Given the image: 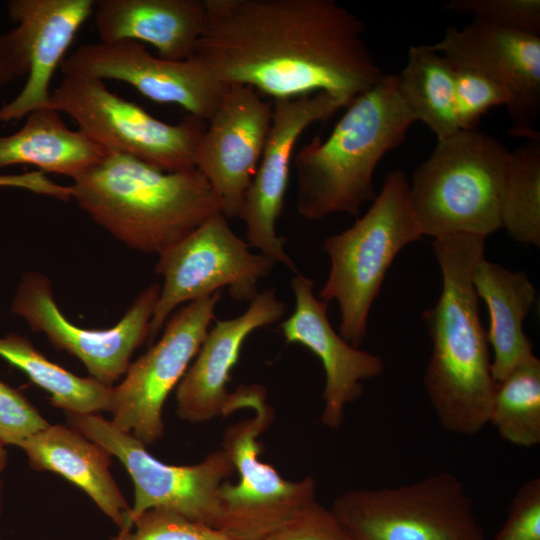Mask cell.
Instances as JSON below:
<instances>
[{"label":"cell","mask_w":540,"mask_h":540,"mask_svg":"<svg viewBox=\"0 0 540 540\" xmlns=\"http://www.w3.org/2000/svg\"><path fill=\"white\" fill-rule=\"evenodd\" d=\"M7 465V451L4 448V445L0 443V475L4 471Z\"/></svg>","instance_id":"37"},{"label":"cell","mask_w":540,"mask_h":540,"mask_svg":"<svg viewBox=\"0 0 540 540\" xmlns=\"http://www.w3.org/2000/svg\"><path fill=\"white\" fill-rule=\"evenodd\" d=\"M285 311L286 304L275 291L266 289L241 315L217 320L176 387L178 416L190 422L226 416L227 384L245 340L256 329L281 319Z\"/></svg>","instance_id":"20"},{"label":"cell","mask_w":540,"mask_h":540,"mask_svg":"<svg viewBox=\"0 0 540 540\" xmlns=\"http://www.w3.org/2000/svg\"><path fill=\"white\" fill-rule=\"evenodd\" d=\"M195 55L225 85L274 100L326 92L346 108L384 73L364 25L334 0H204Z\"/></svg>","instance_id":"1"},{"label":"cell","mask_w":540,"mask_h":540,"mask_svg":"<svg viewBox=\"0 0 540 540\" xmlns=\"http://www.w3.org/2000/svg\"><path fill=\"white\" fill-rule=\"evenodd\" d=\"M510 150L478 129L438 140L412 176L410 199L423 236L487 237L501 228Z\"/></svg>","instance_id":"5"},{"label":"cell","mask_w":540,"mask_h":540,"mask_svg":"<svg viewBox=\"0 0 540 540\" xmlns=\"http://www.w3.org/2000/svg\"><path fill=\"white\" fill-rule=\"evenodd\" d=\"M49 422L18 390L0 380V443L18 445Z\"/></svg>","instance_id":"32"},{"label":"cell","mask_w":540,"mask_h":540,"mask_svg":"<svg viewBox=\"0 0 540 540\" xmlns=\"http://www.w3.org/2000/svg\"><path fill=\"white\" fill-rule=\"evenodd\" d=\"M500 218L513 240L540 245V138L527 139L510 152Z\"/></svg>","instance_id":"27"},{"label":"cell","mask_w":540,"mask_h":540,"mask_svg":"<svg viewBox=\"0 0 540 540\" xmlns=\"http://www.w3.org/2000/svg\"><path fill=\"white\" fill-rule=\"evenodd\" d=\"M447 12L472 15L496 26L540 36V0H450Z\"/></svg>","instance_id":"31"},{"label":"cell","mask_w":540,"mask_h":540,"mask_svg":"<svg viewBox=\"0 0 540 540\" xmlns=\"http://www.w3.org/2000/svg\"><path fill=\"white\" fill-rule=\"evenodd\" d=\"M67 423L115 456L134 486V503L125 526L150 509L176 512L219 529L220 489L235 467L221 448L194 465H169L153 457L141 441L99 414H66ZM121 530V529H120Z\"/></svg>","instance_id":"10"},{"label":"cell","mask_w":540,"mask_h":540,"mask_svg":"<svg viewBox=\"0 0 540 540\" xmlns=\"http://www.w3.org/2000/svg\"><path fill=\"white\" fill-rule=\"evenodd\" d=\"M2 492H3V481L0 475V515L2 513V508H3Z\"/></svg>","instance_id":"38"},{"label":"cell","mask_w":540,"mask_h":540,"mask_svg":"<svg viewBox=\"0 0 540 540\" xmlns=\"http://www.w3.org/2000/svg\"><path fill=\"white\" fill-rule=\"evenodd\" d=\"M60 69L64 76L125 82L154 102L176 104L205 121L227 88L196 55L167 60L131 40L83 44L64 58Z\"/></svg>","instance_id":"15"},{"label":"cell","mask_w":540,"mask_h":540,"mask_svg":"<svg viewBox=\"0 0 540 540\" xmlns=\"http://www.w3.org/2000/svg\"><path fill=\"white\" fill-rule=\"evenodd\" d=\"M221 291L176 310L161 338L131 363L121 383L112 387L111 422L144 445L163 436L162 411L178 386L215 319Z\"/></svg>","instance_id":"12"},{"label":"cell","mask_w":540,"mask_h":540,"mask_svg":"<svg viewBox=\"0 0 540 540\" xmlns=\"http://www.w3.org/2000/svg\"><path fill=\"white\" fill-rule=\"evenodd\" d=\"M155 267L163 285L149 325L152 342L176 308L227 288L237 301H251L258 282L273 269L275 261L252 253L249 244L217 213L180 241L158 255Z\"/></svg>","instance_id":"11"},{"label":"cell","mask_w":540,"mask_h":540,"mask_svg":"<svg viewBox=\"0 0 540 540\" xmlns=\"http://www.w3.org/2000/svg\"><path fill=\"white\" fill-rule=\"evenodd\" d=\"M94 6V0L8 1V15L16 26L0 35V58L16 78L27 75V80L18 95L0 108V123L20 120L48 106L54 73Z\"/></svg>","instance_id":"14"},{"label":"cell","mask_w":540,"mask_h":540,"mask_svg":"<svg viewBox=\"0 0 540 540\" xmlns=\"http://www.w3.org/2000/svg\"><path fill=\"white\" fill-rule=\"evenodd\" d=\"M0 187L20 188L36 194L54 197L61 201L71 199L69 185L64 186L55 183L41 171L0 175Z\"/></svg>","instance_id":"35"},{"label":"cell","mask_w":540,"mask_h":540,"mask_svg":"<svg viewBox=\"0 0 540 540\" xmlns=\"http://www.w3.org/2000/svg\"><path fill=\"white\" fill-rule=\"evenodd\" d=\"M473 285L489 311L486 335L493 352L492 375L497 383L534 356L523 321L535 301L536 291L524 272L511 271L484 257L475 266Z\"/></svg>","instance_id":"23"},{"label":"cell","mask_w":540,"mask_h":540,"mask_svg":"<svg viewBox=\"0 0 540 540\" xmlns=\"http://www.w3.org/2000/svg\"><path fill=\"white\" fill-rule=\"evenodd\" d=\"M330 511L352 540L485 539L469 494L447 471L394 487L349 490Z\"/></svg>","instance_id":"8"},{"label":"cell","mask_w":540,"mask_h":540,"mask_svg":"<svg viewBox=\"0 0 540 540\" xmlns=\"http://www.w3.org/2000/svg\"><path fill=\"white\" fill-rule=\"evenodd\" d=\"M396 75L398 93L415 121L423 122L437 137L460 130L455 103L451 61L431 45H414Z\"/></svg>","instance_id":"25"},{"label":"cell","mask_w":540,"mask_h":540,"mask_svg":"<svg viewBox=\"0 0 540 540\" xmlns=\"http://www.w3.org/2000/svg\"><path fill=\"white\" fill-rule=\"evenodd\" d=\"M110 540H234L223 531L192 521L176 512L150 509Z\"/></svg>","instance_id":"30"},{"label":"cell","mask_w":540,"mask_h":540,"mask_svg":"<svg viewBox=\"0 0 540 540\" xmlns=\"http://www.w3.org/2000/svg\"><path fill=\"white\" fill-rule=\"evenodd\" d=\"M272 104L271 127L238 217L246 226L250 247L257 248L296 274L299 271L284 248L286 239L276 232L295 146L310 125L327 120L344 105L326 92L276 99Z\"/></svg>","instance_id":"16"},{"label":"cell","mask_w":540,"mask_h":540,"mask_svg":"<svg viewBox=\"0 0 540 540\" xmlns=\"http://www.w3.org/2000/svg\"><path fill=\"white\" fill-rule=\"evenodd\" d=\"M71 198L128 247L161 254L211 216L222 213L196 168L163 171L134 157L108 153L72 180Z\"/></svg>","instance_id":"3"},{"label":"cell","mask_w":540,"mask_h":540,"mask_svg":"<svg viewBox=\"0 0 540 540\" xmlns=\"http://www.w3.org/2000/svg\"><path fill=\"white\" fill-rule=\"evenodd\" d=\"M15 79L16 77L9 66L0 58V85H5Z\"/></svg>","instance_id":"36"},{"label":"cell","mask_w":540,"mask_h":540,"mask_svg":"<svg viewBox=\"0 0 540 540\" xmlns=\"http://www.w3.org/2000/svg\"><path fill=\"white\" fill-rule=\"evenodd\" d=\"M108 152L80 130L70 129L60 112L41 108L26 116L15 133L0 137V167L25 164L72 180L102 161Z\"/></svg>","instance_id":"24"},{"label":"cell","mask_w":540,"mask_h":540,"mask_svg":"<svg viewBox=\"0 0 540 540\" xmlns=\"http://www.w3.org/2000/svg\"><path fill=\"white\" fill-rule=\"evenodd\" d=\"M46 108L66 113L78 130L108 153L139 159L173 172L195 167L196 151L207 121L187 114L170 124L110 91L103 80L64 76Z\"/></svg>","instance_id":"9"},{"label":"cell","mask_w":540,"mask_h":540,"mask_svg":"<svg viewBox=\"0 0 540 540\" xmlns=\"http://www.w3.org/2000/svg\"><path fill=\"white\" fill-rule=\"evenodd\" d=\"M431 47L501 85L509 96V134L540 138V36L478 19L462 29L449 26Z\"/></svg>","instance_id":"17"},{"label":"cell","mask_w":540,"mask_h":540,"mask_svg":"<svg viewBox=\"0 0 540 540\" xmlns=\"http://www.w3.org/2000/svg\"><path fill=\"white\" fill-rule=\"evenodd\" d=\"M423 237L403 170L390 172L367 212L348 229L327 237L328 278L320 291L340 310L339 334L355 347L367 335L369 313L397 254Z\"/></svg>","instance_id":"6"},{"label":"cell","mask_w":540,"mask_h":540,"mask_svg":"<svg viewBox=\"0 0 540 540\" xmlns=\"http://www.w3.org/2000/svg\"><path fill=\"white\" fill-rule=\"evenodd\" d=\"M29 467L60 475L73 483L118 527L125 526L130 506L113 478L112 455L71 426L49 424L19 445Z\"/></svg>","instance_id":"22"},{"label":"cell","mask_w":540,"mask_h":540,"mask_svg":"<svg viewBox=\"0 0 540 540\" xmlns=\"http://www.w3.org/2000/svg\"><path fill=\"white\" fill-rule=\"evenodd\" d=\"M92 16L100 42L149 44L178 61L195 55L206 7L204 0H97Z\"/></svg>","instance_id":"21"},{"label":"cell","mask_w":540,"mask_h":540,"mask_svg":"<svg viewBox=\"0 0 540 540\" xmlns=\"http://www.w3.org/2000/svg\"><path fill=\"white\" fill-rule=\"evenodd\" d=\"M242 408L252 409L254 416L231 425L222 442L239 481H226L221 486L219 530L234 540H262L317 502L315 481L312 477L286 480L259 459L257 439L273 418L263 388L244 386L230 393L226 416Z\"/></svg>","instance_id":"7"},{"label":"cell","mask_w":540,"mask_h":540,"mask_svg":"<svg viewBox=\"0 0 540 540\" xmlns=\"http://www.w3.org/2000/svg\"><path fill=\"white\" fill-rule=\"evenodd\" d=\"M485 240L472 234L433 240L442 291L423 313L432 343L424 375L426 393L440 425L462 436L475 435L489 424L496 387L473 285Z\"/></svg>","instance_id":"2"},{"label":"cell","mask_w":540,"mask_h":540,"mask_svg":"<svg viewBox=\"0 0 540 540\" xmlns=\"http://www.w3.org/2000/svg\"><path fill=\"white\" fill-rule=\"evenodd\" d=\"M273 104L245 85H228L207 121L195 167L206 178L226 218L238 217L271 127Z\"/></svg>","instance_id":"18"},{"label":"cell","mask_w":540,"mask_h":540,"mask_svg":"<svg viewBox=\"0 0 540 540\" xmlns=\"http://www.w3.org/2000/svg\"><path fill=\"white\" fill-rule=\"evenodd\" d=\"M489 423L516 446L540 443V360L535 355L496 383Z\"/></svg>","instance_id":"28"},{"label":"cell","mask_w":540,"mask_h":540,"mask_svg":"<svg viewBox=\"0 0 540 540\" xmlns=\"http://www.w3.org/2000/svg\"><path fill=\"white\" fill-rule=\"evenodd\" d=\"M262 540H352L330 509L318 501Z\"/></svg>","instance_id":"34"},{"label":"cell","mask_w":540,"mask_h":540,"mask_svg":"<svg viewBox=\"0 0 540 540\" xmlns=\"http://www.w3.org/2000/svg\"><path fill=\"white\" fill-rule=\"evenodd\" d=\"M493 540H540V478L516 491L507 518Z\"/></svg>","instance_id":"33"},{"label":"cell","mask_w":540,"mask_h":540,"mask_svg":"<svg viewBox=\"0 0 540 540\" xmlns=\"http://www.w3.org/2000/svg\"><path fill=\"white\" fill-rule=\"evenodd\" d=\"M0 357L23 371L66 414H98L109 410L112 387L80 377L46 358L27 338L15 333L0 337Z\"/></svg>","instance_id":"26"},{"label":"cell","mask_w":540,"mask_h":540,"mask_svg":"<svg viewBox=\"0 0 540 540\" xmlns=\"http://www.w3.org/2000/svg\"><path fill=\"white\" fill-rule=\"evenodd\" d=\"M344 109L327 138H314L292 159L297 211L309 220L358 215L376 197L373 175L379 162L406 139L415 122L398 93L395 74H384Z\"/></svg>","instance_id":"4"},{"label":"cell","mask_w":540,"mask_h":540,"mask_svg":"<svg viewBox=\"0 0 540 540\" xmlns=\"http://www.w3.org/2000/svg\"><path fill=\"white\" fill-rule=\"evenodd\" d=\"M295 307L281 324L287 343L303 345L321 361L325 372L322 423L330 428L344 421L346 406L360 397L363 381L383 374L381 357L348 343L333 329L328 315V303L314 294V281L294 274L290 282Z\"/></svg>","instance_id":"19"},{"label":"cell","mask_w":540,"mask_h":540,"mask_svg":"<svg viewBox=\"0 0 540 540\" xmlns=\"http://www.w3.org/2000/svg\"><path fill=\"white\" fill-rule=\"evenodd\" d=\"M450 61L460 130L477 129L481 117L490 109L507 107L509 96L501 85L475 69Z\"/></svg>","instance_id":"29"},{"label":"cell","mask_w":540,"mask_h":540,"mask_svg":"<svg viewBox=\"0 0 540 540\" xmlns=\"http://www.w3.org/2000/svg\"><path fill=\"white\" fill-rule=\"evenodd\" d=\"M160 288L158 283L146 286L113 327L86 329L63 315L49 278L27 272L16 290L11 311L32 330L44 333L55 348L78 358L92 378L113 387L125 375L134 351L148 341Z\"/></svg>","instance_id":"13"}]
</instances>
